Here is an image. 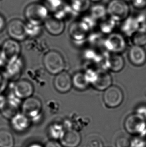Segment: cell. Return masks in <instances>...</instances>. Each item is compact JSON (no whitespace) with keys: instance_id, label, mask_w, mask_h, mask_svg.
<instances>
[{"instance_id":"cell-1","label":"cell","mask_w":146,"mask_h":147,"mask_svg":"<svg viewBox=\"0 0 146 147\" xmlns=\"http://www.w3.org/2000/svg\"><path fill=\"white\" fill-rule=\"evenodd\" d=\"M43 62L46 70L53 75L63 71L65 68V62L63 56L55 50L47 52L44 56Z\"/></svg>"},{"instance_id":"cell-2","label":"cell","mask_w":146,"mask_h":147,"mask_svg":"<svg viewBox=\"0 0 146 147\" xmlns=\"http://www.w3.org/2000/svg\"><path fill=\"white\" fill-rule=\"evenodd\" d=\"M49 10L43 4L33 3L27 6L25 10V16L28 22L41 25L49 17Z\"/></svg>"},{"instance_id":"cell-3","label":"cell","mask_w":146,"mask_h":147,"mask_svg":"<svg viewBox=\"0 0 146 147\" xmlns=\"http://www.w3.org/2000/svg\"><path fill=\"white\" fill-rule=\"evenodd\" d=\"M124 127L128 133L143 138L146 135V119L136 113H132L125 119Z\"/></svg>"},{"instance_id":"cell-4","label":"cell","mask_w":146,"mask_h":147,"mask_svg":"<svg viewBox=\"0 0 146 147\" xmlns=\"http://www.w3.org/2000/svg\"><path fill=\"white\" fill-rule=\"evenodd\" d=\"M22 113L28 117L32 123H38L42 117V103L39 98L31 96L22 102Z\"/></svg>"},{"instance_id":"cell-5","label":"cell","mask_w":146,"mask_h":147,"mask_svg":"<svg viewBox=\"0 0 146 147\" xmlns=\"http://www.w3.org/2000/svg\"><path fill=\"white\" fill-rule=\"evenodd\" d=\"M107 14L117 21H123L130 16V9L126 2L123 0H111L107 7Z\"/></svg>"},{"instance_id":"cell-6","label":"cell","mask_w":146,"mask_h":147,"mask_svg":"<svg viewBox=\"0 0 146 147\" xmlns=\"http://www.w3.org/2000/svg\"><path fill=\"white\" fill-rule=\"evenodd\" d=\"M103 101L108 108L118 107L124 100V94L120 88L111 86L105 90L103 94Z\"/></svg>"},{"instance_id":"cell-7","label":"cell","mask_w":146,"mask_h":147,"mask_svg":"<svg viewBox=\"0 0 146 147\" xmlns=\"http://www.w3.org/2000/svg\"><path fill=\"white\" fill-rule=\"evenodd\" d=\"M21 47L17 41L10 39L4 41L1 47V56L6 63L20 56Z\"/></svg>"},{"instance_id":"cell-8","label":"cell","mask_w":146,"mask_h":147,"mask_svg":"<svg viewBox=\"0 0 146 147\" xmlns=\"http://www.w3.org/2000/svg\"><path fill=\"white\" fill-rule=\"evenodd\" d=\"M105 46L111 53L120 54L126 49L127 45L122 34L112 33L105 40Z\"/></svg>"},{"instance_id":"cell-9","label":"cell","mask_w":146,"mask_h":147,"mask_svg":"<svg viewBox=\"0 0 146 147\" xmlns=\"http://www.w3.org/2000/svg\"><path fill=\"white\" fill-rule=\"evenodd\" d=\"M7 31L11 39L17 41H22L27 37L26 24L22 20L15 19L11 20L7 26Z\"/></svg>"},{"instance_id":"cell-10","label":"cell","mask_w":146,"mask_h":147,"mask_svg":"<svg viewBox=\"0 0 146 147\" xmlns=\"http://www.w3.org/2000/svg\"><path fill=\"white\" fill-rule=\"evenodd\" d=\"M13 89L14 94L22 100L32 96L34 94V86L27 80H19L13 84Z\"/></svg>"},{"instance_id":"cell-11","label":"cell","mask_w":146,"mask_h":147,"mask_svg":"<svg viewBox=\"0 0 146 147\" xmlns=\"http://www.w3.org/2000/svg\"><path fill=\"white\" fill-rule=\"evenodd\" d=\"M54 86L56 90L60 93L66 94L69 92L73 86L72 77L66 71L61 72L56 75Z\"/></svg>"},{"instance_id":"cell-12","label":"cell","mask_w":146,"mask_h":147,"mask_svg":"<svg viewBox=\"0 0 146 147\" xmlns=\"http://www.w3.org/2000/svg\"><path fill=\"white\" fill-rule=\"evenodd\" d=\"M31 119L22 113H17L10 119V125L14 131L22 133L27 131L31 127Z\"/></svg>"},{"instance_id":"cell-13","label":"cell","mask_w":146,"mask_h":147,"mask_svg":"<svg viewBox=\"0 0 146 147\" xmlns=\"http://www.w3.org/2000/svg\"><path fill=\"white\" fill-rule=\"evenodd\" d=\"M112 78L110 74L105 70H98L95 79L91 84L95 90L105 91L112 86Z\"/></svg>"},{"instance_id":"cell-14","label":"cell","mask_w":146,"mask_h":147,"mask_svg":"<svg viewBox=\"0 0 146 147\" xmlns=\"http://www.w3.org/2000/svg\"><path fill=\"white\" fill-rule=\"evenodd\" d=\"M90 29L82 20L74 22L70 27V35L75 41L84 40L88 36Z\"/></svg>"},{"instance_id":"cell-15","label":"cell","mask_w":146,"mask_h":147,"mask_svg":"<svg viewBox=\"0 0 146 147\" xmlns=\"http://www.w3.org/2000/svg\"><path fill=\"white\" fill-rule=\"evenodd\" d=\"M44 24L48 32L54 36L61 35L65 30V25L64 20L56 16L48 17Z\"/></svg>"},{"instance_id":"cell-16","label":"cell","mask_w":146,"mask_h":147,"mask_svg":"<svg viewBox=\"0 0 146 147\" xmlns=\"http://www.w3.org/2000/svg\"><path fill=\"white\" fill-rule=\"evenodd\" d=\"M128 58L131 63L136 66L144 65L146 62V51L143 47L133 45L128 52Z\"/></svg>"},{"instance_id":"cell-17","label":"cell","mask_w":146,"mask_h":147,"mask_svg":"<svg viewBox=\"0 0 146 147\" xmlns=\"http://www.w3.org/2000/svg\"><path fill=\"white\" fill-rule=\"evenodd\" d=\"M81 141L82 138L79 131L72 129L65 130L59 142L63 147H78Z\"/></svg>"},{"instance_id":"cell-18","label":"cell","mask_w":146,"mask_h":147,"mask_svg":"<svg viewBox=\"0 0 146 147\" xmlns=\"http://www.w3.org/2000/svg\"><path fill=\"white\" fill-rule=\"evenodd\" d=\"M24 67V61L20 56L7 63L5 72L8 78L16 80L22 74Z\"/></svg>"},{"instance_id":"cell-19","label":"cell","mask_w":146,"mask_h":147,"mask_svg":"<svg viewBox=\"0 0 146 147\" xmlns=\"http://www.w3.org/2000/svg\"><path fill=\"white\" fill-rule=\"evenodd\" d=\"M106 66L111 71L119 72L124 67V59L120 54L111 53L107 57Z\"/></svg>"},{"instance_id":"cell-20","label":"cell","mask_w":146,"mask_h":147,"mask_svg":"<svg viewBox=\"0 0 146 147\" xmlns=\"http://www.w3.org/2000/svg\"><path fill=\"white\" fill-rule=\"evenodd\" d=\"M122 22L121 30L123 33L127 36L131 37L138 31V24L136 16H129Z\"/></svg>"},{"instance_id":"cell-21","label":"cell","mask_w":146,"mask_h":147,"mask_svg":"<svg viewBox=\"0 0 146 147\" xmlns=\"http://www.w3.org/2000/svg\"><path fill=\"white\" fill-rule=\"evenodd\" d=\"M65 130L62 123H54L48 127L47 135L49 140L58 141L61 139Z\"/></svg>"},{"instance_id":"cell-22","label":"cell","mask_w":146,"mask_h":147,"mask_svg":"<svg viewBox=\"0 0 146 147\" xmlns=\"http://www.w3.org/2000/svg\"><path fill=\"white\" fill-rule=\"evenodd\" d=\"M73 86L79 91H84L87 90L90 86V82L85 73L77 72L72 77Z\"/></svg>"},{"instance_id":"cell-23","label":"cell","mask_w":146,"mask_h":147,"mask_svg":"<svg viewBox=\"0 0 146 147\" xmlns=\"http://www.w3.org/2000/svg\"><path fill=\"white\" fill-rule=\"evenodd\" d=\"M15 139L8 129H0V147H14Z\"/></svg>"},{"instance_id":"cell-24","label":"cell","mask_w":146,"mask_h":147,"mask_svg":"<svg viewBox=\"0 0 146 147\" xmlns=\"http://www.w3.org/2000/svg\"><path fill=\"white\" fill-rule=\"evenodd\" d=\"M90 15L97 21L102 20L108 15L107 7L102 4H95L91 7Z\"/></svg>"},{"instance_id":"cell-25","label":"cell","mask_w":146,"mask_h":147,"mask_svg":"<svg viewBox=\"0 0 146 147\" xmlns=\"http://www.w3.org/2000/svg\"><path fill=\"white\" fill-rule=\"evenodd\" d=\"M116 24V21L109 17L104 18L101 20L99 24V28L104 34H111L114 29Z\"/></svg>"},{"instance_id":"cell-26","label":"cell","mask_w":146,"mask_h":147,"mask_svg":"<svg viewBox=\"0 0 146 147\" xmlns=\"http://www.w3.org/2000/svg\"><path fill=\"white\" fill-rule=\"evenodd\" d=\"M90 0H72L71 7L76 13L85 12L90 7Z\"/></svg>"},{"instance_id":"cell-27","label":"cell","mask_w":146,"mask_h":147,"mask_svg":"<svg viewBox=\"0 0 146 147\" xmlns=\"http://www.w3.org/2000/svg\"><path fill=\"white\" fill-rule=\"evenodd\" d=\"M131 40L134 45L143 46L146 45V31L138 30L133 35Z\"/></svg>"},{"instance_id":"cell-28","label":"cell","mask_w":146,"mask_h":147,"mask_svg":"<svg viewBox=\"0 0 146 147\" xmlns=\"http://www.w3.org/2000/svg\"><path fill=\"white\" fill-rule=\"evenodd\" d=\"M26 32L27 37L31 38L38 37L41 34V25L33 24L28 22L26 24Z\"/></svg>"},{"instance_id":"cell-29","label":"cell","mask_w":146,"mask_h":147,"mask_svg":"<svg viewBox=\"0 0 146 147\" xmlns=\"http://www.w3.org/2000/svg\"><path fill=\"white\" fill-rule=\"evenodd\" d=\"M86 147H104L103 140L96 134L88 136L86 140Z\"/></svg>"},{"instance_id":"cell-30","label":"cell","mask_w":146,"mask_h":147,"mask_svg":"<svg viewBox=\"0 0 146 147\" xmlns=\"http://www.w3.org/2000/svg\"><path fill=\"white\" fill-rule=\"evenodd\" d=\"M115 145L116 147H130L131 140L126 136H121L116 140Z\"/></svg>"},{"instance_id":"cell-31","label":"cell","mask_w":146,"mask_h":147,"mask_svg":"<svg viewBox=\"0 0 146 147\" xmlns=\"http://www.w3.org/2000/svg\"><path fill=\"white\" fill-rule=\"evenodd\" d=\"M8 79L5 72L0 69V94L6 90L8 84Z\"/></svg>"},{"instance_id":"cell-32","label":"cell","mask_w":146,"mask_h":147,"mask_svg":"<svg viewBox=\"0 0 146 147\" xmlns=\"http://www.w3.org/2000/svg\"><path fill=\"white\" fill-rule=\"evenodd\" d=\"M130 147H146V141L139 136L131 140Z\"/></svg>"},{"instance_id":"cell-33","label":"cell","mask_w":146,"mask_h":147,"mask_svg":"<svg viewBox=\"0 0 146 147\" xmlns=\"http://www.w3.org/2000/svg\"><path fill=\"white\" fill-rule=\"evenodd\" d=\"M136 17L138 24V30L146 31V14L141 13Z\"/></svg>"},{"instance_id":"cell-34","label":"cell","mask_w":146,"mask_h":147,"mask_svg":"<svg viewBox=\"0 0 146 147\" xmlns=\"http://www.w3.org/2000/svg\"><path fill=\"white\" fill-rule=\"evenodd\" d=\"M133 7L137 10H142L146 8V0H132Z\"/></svg>"},{"instance_id":"cell-35","label":"cell","mask_w":146,"mask_h":147,"mask_svg":"<svg viewBox=\"0 0 146 147\" xmlns=\"http://www.w3.org/2000/svg\"><path fill=\"white\" fill-rule=\"evenodd\" d=\"M48 6L53 9H58L62 5V0H46Z\"/></svg>"},{"instance_id":"cell-36","label":"cell","mask_w":146,"mask_h":147,"mask_svg":"<svg viewBox=\"0 0 146 147\" xmlns=\"http://www.w3.org/2000/svg\"><path fill=\"white\" fill-rule=\"evenodd\" d=\"M44 147H63L57 141L49 140L46 143Z\"/></svg>"},{"instance_id":"cell-37","label":"cell","mask_w":146,"mask_h":147,"mask_svg":"<svg viewBox=\"0 0 146 147\" xmlns=\"http://www.w3.org/2000/svg\"><path fill=\"white\" fill-rule=\"evenodd\" d=\"M136 113H138L146 119V106L145 105H143L139 107L137 109Z\"/></svg>"},{"instance_id":"cell-38","label":"cell","mask_w":146,"mask_h":147,"mask_svg":"<svg viewBox=\"0 0 146 147\" xmlns=\"http://www.w3.org/2000/svg\"><path fill=\"white\" fill-rule=\"evenodd\" d=\"M7 105V98L0 94V111H2Z\"/></svg>"},{"instance_id":"cell-39","label":"cell","mask_w":146,"mask_h":147,"mask_svg":"<svg viewBox=\"0 0 146 147\" xmlns=\"http://www.w3.org/2000/svg\"><path fill=\"white\" fill-rule=\"evenodd\" d=\"M6 27V21L4 17L0 15V32H2Z\"/></svg>"},{"instance_id":"cell-40","label":"cell","mask_w":146,"mask_h":147,"mask_svg":"<svg viewBox=\"0 0 146 147\" xmlns=\"http://www.w3.org/2000/svg\"><path fill=\"white\" fill-rule=\"evenodd\" d=\"M28 147H44L41 144L38 143H34L30 144V145L28 146Z\"/></svg>"},{"instance_id":"cell-41","label":"cell","mask_w":146,"mask_h":147,"mask_svg":"<svg viewBox=\"0 0 146 147\" xmlns=\"http://www.w3.org/2000/svg\"><path fill=\"white\" fill-rule=\"evenodd\" d=\"M6 62L5 60L3 58L2 56L0 55V67L4 65V64L5 63H6Z\"/></svg>"},{"instance_id":"cell-42","label":"cell","mask_w":146,"mask_h":147,"mask_svg":"<svg viewBox=\"0 0 146 147\" xmlns=\"http://www.w3.org/2000/svg\"><path fill=\"white\" fill-rule=\"evenodd\" d=\"M91 2H95V3H98V2H100L102 0H90Z\"/></svg>"},{"instance_id":"cell-43","label":"cell","mask_w":146,"mask_h":147,"mask_svg":"<svg viewBox=\"0 0 146 147\" xmlns=\"http://www.w3.org/2000/svg\"><path fill=\"white\" fill-rule=\"evenodd\" d=\"M123 1H125V2H129V1H131L132 0H123Z\"/></svg>"},{"instance_id":"cell-44","label":"cell","mask_w":146,"mask_h":147,"mask_svg":"<svg viewBox=\"0 0 146 147\" xmlns=\"http://www.w3.org/2000/svg\"><path fill=\"white\" fill-rule=\"evenodd\" d=\"M1 47H0V55H1Z\"/></svg>"}]
</instances>
